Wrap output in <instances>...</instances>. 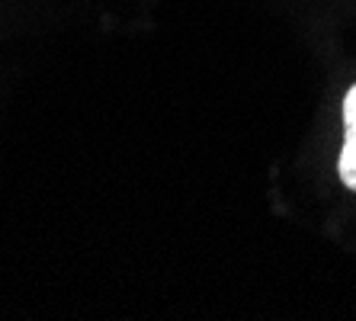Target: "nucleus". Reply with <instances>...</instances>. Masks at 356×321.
Here are the masks:
<instances>
[{"label":"nucleus","mask_w":356,"mask_h":321,"mask_svg":"<svg viewBox=\"0 0 356 321\" xmlns=\"http://www.w3.org/2000/svg\"><path fill=\"white\" fill-rule=\"evenodd\" d=\"M337 171L343 187L356 193V84L343 97V148H340Z\"/></svg>","instance_id":"f257e3e1"}]
</instances>
